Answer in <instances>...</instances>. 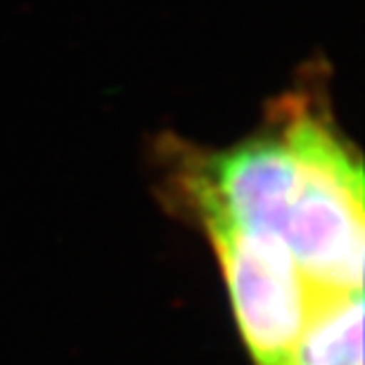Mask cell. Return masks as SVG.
Returning a JSON list of instances; mask_svg holds the SVG:
<instances>
[{
	"instance_id": "6da1fadb",
	"label": "cell",
	"mask_w": 365,
	"mask_h": 365,
	"mask_svg": "<svg viewBox=\"0 0 365 365\" xmlns=\"http://www.w3.org/2000/svg\"><path fill=\"white\" fill-rule=\"evenodd\" d=\"M157 152L178 209L280 245L318 294L363 292V162L320 76L275 98L264 123L232 148L164 135Z\"/></svg>"
},
{
	"instance_id": "7a4b0ae2",
	"label": "cell",
	"mask_w": 365,
	"mask_h": 365,
	"mask_svg": "<svg viewBox=\"0 0 365 365\" xmlns=\"http://www.w3.org/2000/svg\"><path fill=\"white\" fill-rule=\"evenodd\" d=\"M192 221L216 254L250 359L282 365L323 294L280 245L216 214H192Z\"/></svg>"
},
{
	"instance_id": "3957f363",
	"label": "cell",
	"mask_w": 365,
	"mask_h": 365,
	"mask_svg": "<svg viewBox=\"0 0 365 365\" xmlns=\"http://www.w3.org/2000/svg\"><path fill=\"white\" fill-rule=\"evenodd\" d=\"M282 365H363V292L318 297Z\"/></svg>"
}]
</instances>
